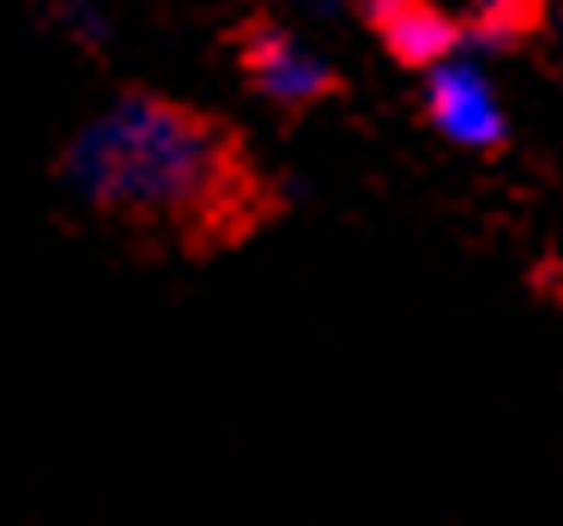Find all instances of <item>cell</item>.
<instances>
[{
	"label": "cell",
	"mask_w": 563,
	"mask_h": 526,
	"mask_svg": "<svg viewBox=\"0 0 563 526\" xmlns=\"http://www.w3.org/2000/svg\"><path fill=\"white\" fill-rule=\"evenodd\" d=\"M539 25V0H485L473 19V37L485 43H515L521 31Z\"/></svg>",
	"instance_id": "5b68a950"
},
{
	"label": "cell",
	"mask_w": 563,
	"mask_h": 526,
	"mask_svg": "<svg viewBox=\"0 0 563 526\" xmlns=\"http://www.w3.org/2000/svg\"><path fill=\"white\" fill-rule=\"evenodd\" d=\"M236 55H243V74L249 86L261 91V98L285 103V110H309V103L333 98V67L321 61V55H309L297 37H285L279 25H255L243 31V43H236Z\"/></svg>",
	"instance_id": "7a4b0ae2"
},
{
	"label": "cell",
	"mask_w": 563,
	"mask_h": 526,
	"mask_svg": "<svg viewBox=\"0 0 563 526\" xmlns=\"http://www.w3.org/2000/svg\"><path fill=\"white\" fill-rule=\"evenodd\" d=\"M364 19L382 37V49L406 67H437L461 49V25L437 0H364Z\"/></svg>",
	"instance_id": "277c9868"
},
{
	"label": "cell",
	"mask_w": 563,
	"mask_h": 526,
	"mask_svg": "<svg viewBox=\"0 0 563 526\" xmlns=\"http://www.w3.org/2000/svg\"><path fill=\"white\" fill-rule=\"evenodd\" d=\"M424 103H430V122L454 139V146H473V152H490L503 146V110H497V91L485 86V74L466 61H437L430 67V86H424Z\"/></svg>",
	"instance_id": "3957f363"
},
{
	"label": "cell",
	"mask_w": 563,
	"mask_h": 526,
	"mask_svg": "<svg viewBox=\"0 0 563 526\" xmlns=\"http://www.w3.org/2000/svg\"><path fill=\"white\" fill-rule=\"evenodd\" d=\"M67 176L91 206L164 236L212 243L255 206L236 139L170 98H122L67 146Z\"/></svg>",
	"instance_id": "6da1fadb"
}]
</instances>
